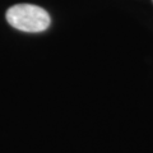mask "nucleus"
<instances>
[{"label": "nucleus", "instance_id": "obj_1", "mask_svg": "<svg viewBox=\"0 0 153 153\" xmlns=\"http://www.w3.org/2000/svg\"><path fill=\"white\" fill-rule=\"evenodd\" d=\"M7 21L12 27L23 32L37 33L50 26V16L41 7L32 4H17L8 9Z\"/></svg>", "mask_w": 153, "mask_h": 153}]
</instances>
